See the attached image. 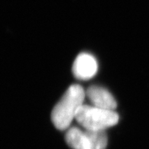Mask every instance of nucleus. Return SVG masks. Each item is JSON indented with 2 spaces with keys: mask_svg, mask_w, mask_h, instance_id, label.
<instances>
[{
  "mask_svg": "<svg viewBox=\"0 0 149 149\" xmlns=\"http://www.w3.org/2000/svg\"><path fill=\"white\" fill-rule=\"evenodd\" d=\"M86 92L81 85L73 84L69 87L51 113L53 125L59 130H68L79 107L84 104Z\"/></svg>",
  "mask_w": 149,
  "mask_h": 149,
  "instance_id": "nucleus-1",
  "label": "nucleus"
},
{
  "mask_svg": "<svg viewBox=\"0 0 149 149\" xmlns=\"http://www.w3.org/2000/svg\"><path fill=\"white\" fill-rule=\"evenodd\" d=\"M75 120L83 129L105 131L117 123L119 115L115 110H104L92 105L83 104L77 112Z\"/></svg>",
  "mask_w": 149,
  "mask_h": 149,
  "instance_id": "nucleus-2",
  "label": "nucleus"
},
{
  "mask_svg": "<svg viewBox=\"0 0 149 149\" xmlns=\"http://www.w3.org/2000/svg\"><path fill=\"white\" fill-rule=\"evenodd\" d=\"M65 141L72 149H106L108 139L105 131L71 127L66 132Z\"/></svg>",
  "mask_w": 149,
  "mask_h": 149,
  "instance_id": "nucleus-3",
  "label": "nucleus"
},
{
  "mask_svg": "<svg viewBox=\"0 0 149 149\" xmlns=\"http://www.w3.org/2000/svg\"><path fill=\"white\" fill-rule=\"evenodd\" d=\"M97 72V63L92 55L83 53L79 54L74 60L72 66L74 76L79 80H89Z\"/></svg>",
  "mask_w": 149,
  "mask_h": 149,
  "instance_id": "nucleus-4",
  "label": "nucleus"
},
{
  "mask_svg": "<svg viewBox=\"0 0 149 149\" xmlns=\"http://www.w3.org/2000/svg\"><path fill=\"white\" fill-rule=\"evenodd\" d=\"M86 96L92 106L104 110H115L117 107L115 98L103 87L91 85L87 89Z\"/></svg>",
  "mask_w": 149,
  "mask_h": 149,
  "instance_id": "nucleus-5",
  "label": "nucleus"
}]
</instances>
